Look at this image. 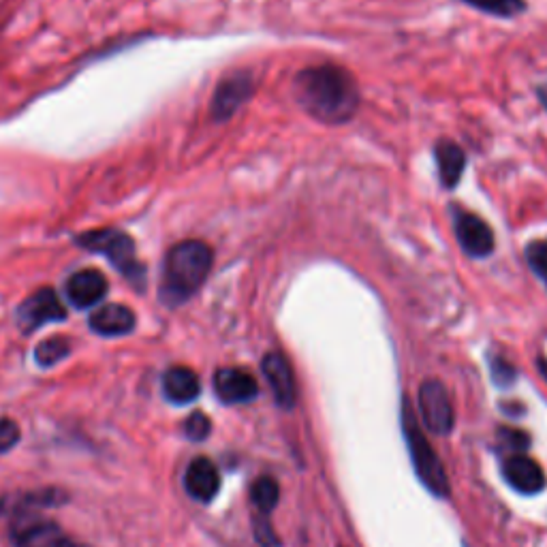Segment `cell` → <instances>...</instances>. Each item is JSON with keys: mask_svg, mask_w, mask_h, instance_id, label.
<instances>
[{"mask_svg": "<svg viewBox=\"0 0 547 547\" xmlns=\"http://www.w3.org/2000/svg\"><path fill=\"white\" fill-rule=\"evenodd\" d=\"M295 99L312 118L342 124L357 112L359 88L347 69L321 65L304 69L295 77Z\"/></svg>", "mask_w": 547, "mask_h": 547, "instance_id": "6da1fadb", "label": "cell"}, {"mask_svg": "<svg viewBox=\"0 0 547 547\" xmlns=\"http://www.w3.org/2000/svg\"><path fill=\"white\" fill-rule=\"evenodd\" d=\"M214 253L201 240H184L169 250L163 263L161 300L163 304L176 308L189 302L206 283L212 270Z\"/></svg>", "mask_w": 547, "mask_h": 547, "instance_id": "7a4b0ae2", "label": "cell"}, {"mask_svg": "<svg viewBox=\"0 0 547 547\" xmlns=\"http://www.w3.org/2000/svg\"><path fill=\"white\" fill-rule=\"evenodd\" d=\"M75 242L90 253H99L137 289L146 287V268L137 261L135 242L129 233L118 229H95L77 236Z\"/></svg>", "mask_w": 547, "mask_h": 547, "instance_id": "3957f363", "label": "cell"}, {"mask_svg": "<svg viewBox=\"0 0 547 547\" xmlns=\"http://www.w3.org/2000/svg\"><path fill=\"white\" fill-rule=\"evenodd\" d=\"M402 432H404L406 445H409V453H411V460L419 481L424 483L434 496L445 498L449 494L447 473L439 456H436V451L428 443L426 434L419 430V421L411 409L409 400H404V409H402Z\"/></svg>", "mask_w": 547, "mask_h": 547, "instance_id": "277c9868", "label": "cell"}, {"mask_svg": "<svg viewBox=\"0 0 547 547\" xmlns=\"http://www.w3.org/2000/svg\"><path fill=\"white\" fill-rule=\"evenodd\" d=\"M417 406H419V417L430 432L445 436L453 430V424H456V415H453L451 398H449L443 383H439V381L421 383Z\"/></svg>", "mask_w": 547, "mask_h": 547, "instance_id": "5b68a950", "label": "cell"}, {"mask_svg": "<svg viewBox=\"0 0 547 547\" xmlns=\"http://www.w3.org/2000/svg\"><path fill=\"white\" fill-rule=\"evenodd\" d=\"M65 317H67V310H65V306H62L58 293L50 287H43V289L35 291L18 308V325L26 334L39 330V327H43L45 323L62 321Z\"/></svg>", "mask_w": 547, "mask_h": 547, "instance_id": "8992f818", "label": "cell"}, {"mask_svg": "<svg viewBox=\"0 0 547 547\" xmlns=\"http://www.w3.org/2000/svg\"><path fill=\"white\" fill-rule=\"evenodd\" d=\"M253 90H255V82H253V75H250L248 71H236L227 75L214 90V99H212L214 120L223 122L231 118L250 99Z\"/></svg>", "mask_w": 547, "mask_h": 547, "instance_id": "52a82bcc", "label": "cell"}, {"mask_svg": "<svg viewBox=\"0 0 547 547\" xmlns=\"http://www.w3.org/2000/svg\"><path fill=\"white\" fill-rule=\"evenodd\" d=\"M11 537L15 547H84L62 533L54 522L39 518L13 526Z\"/></svg>", "mask_w": 547, "mask_h": 547, "instance_id": "ba28073f", "label": "cell"}, {"mask_svg": "<svg viewBox=\"0 0 547 547\" xmlns=\"http://www.w3.org/2000/svg\"><path fill=\"white\" fill-rule=\"evenodd\" d=\"M456 238L466 255L475 259L488 257L494 250V231L477 214L462 212L456 216Z\"/></svg>", "mask_w": 547, "mask_h": 547, "instance_id": "9c48e42d", "label": "cell"}, {"mask_svg": "<svg viewBox=\"0 0 547 547\" xmlns=\"http://www.w3.org/2000/svg\"><path fill=\"white\" fill-rule=\"evenodd\" d=\"M214 389L225 404H244L257 398L259 383L244 368H221L214 374Z\"/></svg>", "mask_w": 547, "mask_h": 547, "instance_id": "30bf717a", "label": "cell"}, {"mask_svg": "<svg viewBox=\"0 0 547 547\" xmlns=\"http://www.w3.org/2000/svg\"><path fill=\"white\" fill-rule=\"evenodd\" d=\"M265 379H268L276 402L283 406V409H293L295 398H298V389H295L293 370L287 362L285 355L280 353H268L261 362Z\"/></svg>", "mask_w": 547, "mask_h": 547, "instance_id": "8fae6325", "label": "cell"}, {"mask_svg": "<svg viewBox=\"0 0 547 547\" xmlns=\"http://www.w3.org/2000/svg\"><path fill=\"white\" fill-rule=\"evenodd\" d=\"M503 477L515 492L526 496L539 494L545 488L543 468L526 456H511L503 466Z\"/></svg>", "mask_w": 547, "mask_h": 547, "instance_id": "7c38bea8", "label": "cell"}, {"mask_svg": "<svg viewBox=\"0 0 547 547\" xmlns=\"http://www.w3.org/2000/svg\"><path fill=\"white\" fill-rule=\"evenodd\" d=\"M107 293V278L99 270L75 272L67 283V298L75 308L99 304Z\"/></svg>", "mask_w": 547, "mask_h": 547, "instance_id": "4fadbf2b", "label": "cell"}, {"mask_svg": "<svg viewBox=\"0 0 547 547\" xmlns=\"http://www.w3.org/2000/svg\"><path fill=\"white\" fill-rule=\"evenodd\" d=\"M184 488L195 500L210 503L218 490H221V475H218L216 466L208 458H197L186 468Z\"/></svg>", "mask_w": 547, "mask_h": 547, "instance_id": "5bb4252c", "label": "cell"}, {"mask_svg": "<svg viewBox=\"0 0 547 547\" xmlns=\"http://www.w3.org/2000/svg\"><path fill=\"white\" fill-rule=\"evenodd\" d=\"M90 327L101 336H124L135 330V312L122 304H105L92 312Z\"/></svg>", "mask_w": 547, "mask_h": 547, "instance_id": "9a60e30c", "label": "cell"}, {"mask_svg": "<svg viewBox=\"0 0 547 547\" xmlns=\"http://www.w3.org/2000/svg\"><path fill=\"white\" fill-rule=\"evenodd\" d=\"M163 392H165L167 400H171V402L189 404V402L197 400V396L201 392V383L191 368L174 366L165 372Z\"/></svg>", "mask_w": 547, "mask_h": 547, "instance_id": "2e32d148", "label": "cell"}, {"mask_svg": "<svg viewBox=\"0 0 547 547\" xmlns=\"http://www.w3.org/2000/svg\"><path fill=\"white\" fill-rule=\"evenodd\" d=\"M434 156H436V163H439L441 184L445 186V189H453V186H458V182L464 174V167H466L464 150L456 142L441 139V142L434 148Z\"/></svg>", "mask_w": 547, "mask_h": 547, "instance_id": "e0dca14e", "label": "cell"}, {"mask_svg": "<svg viewBox=\"0 0 547 547\" xmlns=\"http://www.w3.org/2000/svg\"><path fill=\"white\" fill-rule=\"evenodd\" d=\"M278 498L280 490L272 477H259L253 483V488H250V500H253V505L259 509L261 515H268L278 505Z\"/></svg>", "mask_w": 547, "mask_h": 547, "instance_id": "ac0fdd59", "label": "cell"}, {"mask_svg": "<svg viewBox=\"0 0 547 547\" xmlns=\"http://www.w3.org/2000/svg\"><path fill=\"white\" fill-rule=\"evenodd\" d=\"M71 351V345H69V340L67 338H62V336H54V338H48V340H43L41 345L35 349V359H37V364L39 366H54L58 364L60 359H65Z\"/></svg>", "mask_w": 547, "mask_h": 547, "instance_id": "d6986e66", "label": "cell"}, {"mask_svg": "<svg viewBox=\"0 0 547 547\" xmlns=\"http://www.w3.org/2000/svg\"><path fill=\"white\" fill-rule=\"evenodd\" d=\"M464 3L490 15H498V18H513V15L526 11V0H464Z\"/></svg>", "mask_w": 547, "mask_h": 547, "instance_id": "ffe728a7", "label": "cell"}, {"mask_svg": "<svg viewBox=\"0 0 547 547\" xmlns=\"http://www.w3.org/2000/svg\"><path fill=\"white\" fill-rule=\"evenodd\" d=\"M526 261L530 265V270L547 280V242L528 244Z\"/></svg>", "mask_w": 547, "mask_h": 547, "instance_id": "44dd1931", "label": "cell"}, {"mask_svg": "<svg viewBox=\"0 0 547 547\" xmlns=\"http://www.w3.org/2000/svg\"><path fill=\"white\" fill-rule=\"evenodd\" d=\"M210 430H212L210 419L206 415H203V413H193L189 419H186V424H184V432H186V436H189L191 441L208 439Z\"/></svg>", "mask_w": 547, "mask_h": 547, "instance_id": "7402d4cb", "label": "cell"}, {"mask_svg": "<svg viewBox=\"0 0 547 547\" xmlns=\"http://www.w3.org/2000/svg\"><path fill=\"white\" fill-rule=\"evenodd\" d=\"M20 441V428L11 419H0V453L13 449Z\"/></svg>", "mask_w": 547, "mask_h": 547, "instance_id": "603a6c76", "label": "cell"}, {"mask_svg": "<svg viewBox=\"0 0 547 547\" xmlns=\"http://www.w3.org/2000/svg\"><path fill=\"white\" fill-rule=\"evenodd\" d=\"M492 377L500 385H509L515 379V372L505 359H492Z\"/></svg>", "mask_w": 547, "mask_h": 547, "instance_id": "cb8c5ba5", "label": "cell"}, {"mask_svg": "<svg viewBox=\"0 0 547 547\" xmlns=\"http://www.w3.org/2000/svg\"><path fill=\"white\" fill-rule=\"evenodd\" d=\"M539 99H541V103H543L545 109H547V84L539 88Z\"/></svg>", "mask_w": 547, "mask_h": 547, "instance_id": "d4e9b609", "label": "cell"}]
</instances>
